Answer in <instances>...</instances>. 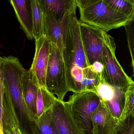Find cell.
Wrapping results in <instances>:
<instances>
[{
  "label": "cell",
  "instance_id": "cell-1",
  "mask_svg": "<svg viewBox=\"0 0 134 134\" xmlns=\"http://www.w3.org/2000/svg\"><path fill=\"white\" fill-rule=\"evenodd\" d=\"M62 54L70 91L74 93L94 91L101 79L88 65L81 41L79 20L76 13L68 18L63 35Z\"/></svg>",
  "mask_w": 134,
  "mask_h": 134
},
{
  "label": "cell",
  "instance_id": "cell-2",
  "mask_svg": "<svg viewBox=\"0 0 134 134\" xmlns=\"http://www.w3.org/2000/svg\"><path fill=\"white\" fill-rule=\"evenodd\" d=\"M3 58L1 76L15 107L29 121H35L37 117L28 108L23 96V78L26 70L17 57L4 56Z\"/></svg>",
  "mask_w": 134,
  "mask_h": 134
},
{
  "label": "cell",
  "instance_id": "cell-3",
  "mask_svg": "<svg viewBox=\"0 0 134 134\" xmlns=\"http://www.w3.org/2000/svg\"><path fill=\"white\" fill-rule=\"evenodd\" d=\"M79 10L81 21L94 26L106 33L125 26L134 21L113 10L104 0H94L88 7Z\"/></svg>",
  "mask_w": 134,
  "mask_h": 134
},
{
  "label": "cell",
  "instance_id": "cell-4",
  "mask_svg": "<svg viewBox=\"0 0 134 134\" xmlns=\"http://www.w3.org/2000/svg\"><path fill=\"white\" fill-rule=\"evenodd\" d=\"M95 92L74 93L67 102L70 112L81 134H93L92 117L100 103Z\"/></svg>",
  "mask_w": 134,
  "mask_h": 134
},
{
  "label": "cell",
  "instance_id": "cell-5",
  "mask_svg": "<svg viewBox=\"0 0 134 134\" xmlns=\"http://www.w3.org/2000/svg\"><path fill=\"white\" fill-rule=\"evenodd\" d=\"M45 87L57 99L63 101L69 89L67 85L65 68L62 52L50 43L49 60L46 71Z\"/></svg>",
  "mask_w": 134,
  "mask_h": 134
},
{
  "label": "cell",
  "instance_id": "cell-6",
  "mask_svg": "<svg viewBox=\"0 0 134 134\" xmlns=\"http://www.w3.org/2000/svg\"><path fill=\"white\" fill-rule=\"evenodd\" d=\"M116 48L114 39L107 34L102 56L105 74L104 79L102 80L111 86L126 91L134 82L125 73L117 59Z\"/></svg>",
  "mask_w": 134,
  "mask_h": 134
},
{
  "label": "cell",
  "instance_id": "cell-7",
  "mask_svg": "<svg viewBox=\"0 0 134 134\" xmlns=\"http://www.w3.org/2000/svg\"><path fill=\"white\" fill-rule=\"evenodd\" d=\"M83 47L89 66L96 62L102 63V56L107 33L99 28L79 21Z\"/></svg>",
  "mask_w": 134,
  "mask_h": 134
},
{
  "label": "cell",
  "instance_id": "cell-8",
  "mask_svg": "<svg viewBox=\"0 0 134 134\" xmlns=\"http://www.w3.org/2000/svg\"><path fill=\"white\" fill-rule=\"evenodd\" d=\"M125 91L111 86L103 80L93 91L113 116L119 120L124 106Z\"/></svg>",
  "mask_w": 134,
  "mask_h": 134
},
{
  "label": "cell",
  "instance_id": "cell-9",
  "mask_svg": "<svg viewBox=\"0 0 134 134\" xmlns=\"http://www.w3.org/2000/svg\"><path fill=\"white\" fill-rule=\"evenodd\" d=\"M36 52L30 69L36 77L39 86L45 87L46 71L49 60L50 43L45 35L35 40Z\"/></svg>",
  "mask_w": 134,
  "mask_h": 134
},
{
  "label": "cell",
  "instance_id": "cell-10",
  "mask_svg": "<svg viewBox=\"0 0 134 134\" xmlns=\"http://www.w3.org/2000/svg\"><path fill=\"white\" fill-rule=\"evenodd\" d=\"M2 99L3 130L4 134H28L22 127L10 93L4 86Z\"/></svg>",
  "mask_w": 134,
  "mask_h": 134
},
{
  "label": "cell",
  "instance_id": "cell-11",
  "mask_svg": "<svg viewBox=\"0 0 134 134\" xmlns=\"http://www.w3.org/2000/svg\"><path fill=\"white\" fill-rule=\"evenodd\" d=\"M59 134H81L71 116L66 102L56 98L51 107Z\"/></svg>",
  "mask_w": 134,
  "mask_h": 134
},
{
  "label": "cell",
  "instance_id": "cell-12",
  "mask_svg": "<svg viewBox=\"0 0 134 134\" xmlns=\"http://www.w3.org/2000/svg\"><path fill=\"white\" fill-rule=\"evenodd\" d=\"M119 121L100 101L92 116L93 134H111Z\"/></svg>",
  "mask_w": 134,
  "mask_h": 134
},
{
  "label": "cell",
  "instance_id": "cell-13",
  "mask_svg": "<svg viewBox=\"0 0 134 134\" xmlns=\"http://www.w3.org/2000/svg\"><path fill=\"white\" fill-rule=\"evenodd\" d=\"M44 12L58 22L62 21L76 13L75 0H41Z\"/></svg>",
  "mask_w": 134,
  "mask_h": 134
},
{
  "label": "cell",
  "instance_id": "cell-14",
  "mask_svg": "<svg viewBox=\"0 0 134 134\" xmlns=\"http://www.w3.org/2000/svg\"><path fill=\"white\" fill-rule=\"evenodd\" d=\"M16 17L23 30L29 40L34 39L33 33L32 18L30 0H11Z\"/></svg>",
  "mask_w": 134,
  "mask_h": 134
},
{
  "label": "cell",
  "instance_id": "cell-15",
  "mask_svg": "<svg viewBox=\"0 0 134 134\" xmlns=\"http://www.w3.org/2000/svg\"><path fill=\"white\" fill-rule=\"evenodd\" d=\"M69 17L62 21L58 22L44 13L45 36L50 43L55 45L62 52L64 30Z\"/></svg>",
  "mask_w": 134,
  "mask_h": 134
},
{
  "label": "cell",
  "instance_id": "cell-16",
  "mask_svg": "<svg viewBox=\"0 0 134 134\" xmlns=\"http://www.w3.org/2000/svg\"><path fill=\"white\" fill-rule=\"evenodd\" d=\"M39 87L37 81L32 71L30 69L26 70L23 78L24 99L29 109L36 116V103Z\"/></svg>",
  "mask_w": 134,
  "mask_h": 134
},
{
  "label": "cell",
  "instance_id": "cell-17",
  "mask_svg": "<svg viewBox=\"0 0 134 134\" xmlns=\"http://www.w3.org/2000/svg\"><path fill=\"white\" fill-rule=\"evenodd\" d=\"M32 18L33 33L35 40L45 35L44 13L41 0H30Z\"/></svg>",
  "mask_w": 134,
  "mask_h": 134
},
{
  "label": "cell",
  "instance_id": "cell-18",
  "mask_svg": "<svg viewBox=\"0 0 134 134\" xmlns=\"http://www.w3.org/2000/svg\"><path fill=\"white\" fill-rule=\"evenodd\" d=\"M51 107L44 111L42 115L37 118L35 120L37 134H59Z\"/></svg>",
  "mask_w": 134,
  "mask_h": 134
},
{
  "label": "cell",
  "instance_id": "cell-19",
  "mask_svg": "<svg viewBox=\"0 0 134 134\" xmlns=\"http://www.w3.org/2000/svg\"><path fill=\"white\" fill-rule=\"evenodd\" d=\"M56 98L48 92L45 87H41L39 86L36 103L37 118L41 116L44 111L51 108Z\"/></svg>",
  "mask_w": 134,
  "mask_h": 134
},
{
  "label": "cell",
  "instance_id": "cell-20",
  "mask_svg": "<svg viewBox=\"0 0 134 134\" xmlns=\"http://www.w3.org/2000/svg\"><path fill=\"white\" fill-rule=\"evenodd\" d=\"M106 3L119 14L134 19V1L133 0H104Z\"/></svg>",
  "mask_w": 134,
  "mask_h": 134
},
{
  "label": "cell",
  "instance_id": "cell-21",
  "mask_svg": "<svg viewBox=\"0 0 134 134\" xmlns=\"http://www.w3.org/2000/svg\"><path fill=\"white\" fill-rule=\"evenodd\" d=\"M134 114V83L131 85L125 91L124 106L119 121H122Z\"/></svg>",
  "mask_w": 134,
  "mask_h": 134
},
{
  "label": "cell",
  "instance_id": "cell-22",
  "mask_svg": "<svg viewBox=\"0 0 134 134\" xmlns=\"http://www.w3.org/2000/svg\"><path fill=\"white\" fill-rule=\"evenodd\" d=\"M111 134H134V114L119 121Z\"/></svg>",
  "mask_w": 134,
  "mask_h": 134
},
{
  "label": "cell",
  "instance_id": "cell-23",
  "mask_svg": "<svg viewBox=\"0 0 134 134\" xmlns=\"http://www.w3.org/2000/svg\"><path fill=\"white\" fill-rule=\"evenodd\" d=\"M133 21L129 23L127 25L125 26L127 33V38L128 42H130L128 43L129 47V51L131 53V56L132 57V65L133 69H134V60H133V44L132 43V41L133 42Z\"/></svg>",
  "mask_w": 134,
  "mask_h": 134
},
{
  "label": "cell",
  "instance_id": "cell-24",
  "mask_svg": "<svg viewBox=\"0 0 134 134\" xmlns=\"http://www.w3.org/2000/svg\"><path fill=\"white\" fill-rule=\"evenodd\" d=\"M4 88V85L3 81V78L1 74V80H0V120H1V114H2V94H3Z\"/></svg>",
  "mask_w": 134,
  "mask_h": 134
},
{
  "label": "cell",
  "instance_id": "cell-25",
  "mask_svg": "<svg viewBox=\"0 0 134 134\" xmlns=\"http://www.w3.org/2000/svg\"><path fill=\"white\" fill-rule=\"evenodd\" d=\"M0 134H4L3 130V117H2V114H1V120H0Z\"/></svg>",
  "mask_w": 134,
  "mask_h": 134
},
{
  "label": "cell",
  "instance_id": "cell-26",
  "mask_svg": "<svg viewBox=\"0 0 134 134\" xmlns=\"http://www.w3.org/2000/svg\"><path fill=\"white\" fill-rule=\"evenodd\" d=\"M3 58L0 56V80H1V65H2V62H3Z\"/></svg>",
  "mask_w": 134,
  "mask_h": 134
}]
</instances>
